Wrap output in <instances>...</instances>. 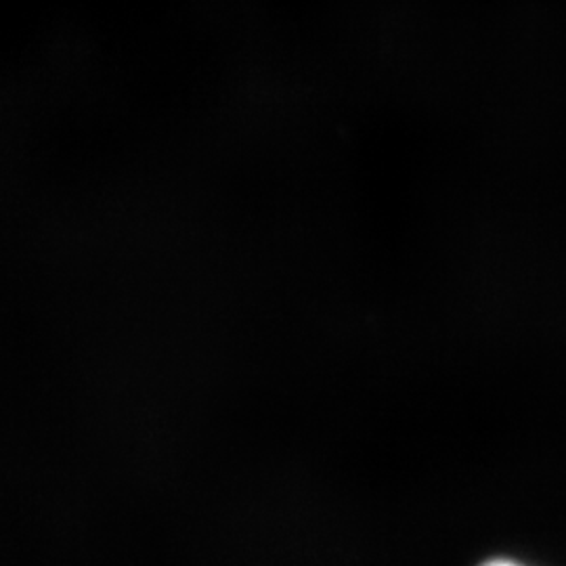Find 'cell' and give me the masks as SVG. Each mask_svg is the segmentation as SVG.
<instances>
[{
    "mask_svg": "<svg viewBox=\"0 0 566 566\" xmlns=\"http://www.w3.org/2000/svg\"><path fill=\"white\" fill-rule=\"evenodd\" d=\"M491 566H516V565H510V563H495V565Z\"/></svg>",
    "mask_w": 566,
    "mask_h": 566,
    "instance_id": "6da1fadb",
    "label": "cell"
}]
</instances>
